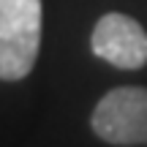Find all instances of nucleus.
I'll return each mask as SVG.
<instances>
[{"label":"nucleus","instance_id":"nucleus-2","mask_svg":"<svg viewBox=\"0 0 147 147\" xmlns=\"http://www.w3.org/2000/svg\"><path fill=\"white\" fill-rule=\"evenodd\" d=\"M90 128L98 139L117 147L147 144V90L136 84L109 90L95 104Z\"/></svg>","mask_w":147,"mask_h":147},{"label":"nucleus","instance_id":"nucleus-3","mask_svg":"<svg viewBox=\"0 0 147 147\" xmlns=\"http://www.w3.org/2000/svg\"><path fill=\"white\" fill-rule=\"evenodd\" d=\"M93 55L115 68L136 71L147 63V33L128 14H104L90 36Z\"/></svg>","mask_w":147,"mask_h":147},{"label":"nucleus","instance_id":"nucleus-1","mask_svg":"<svg viewBox=\"0 0 147 147\" xmlns=\"http://www.w3.org/2000/svg\"><path fill=\"white\" fill-rule=\"evenodd\" d=\"M41 49V0H0V79L19 82Z\"/></svg>","mask_w":147,"mask_h":147}]
</instances>
